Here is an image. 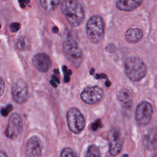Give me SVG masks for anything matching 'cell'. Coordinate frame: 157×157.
<instances>
[{"mask_svg":"<svg viewBox=\"0 0 157 157\" xmlns=\"http://www.w3.org/2000/svg\"><path fill=\"white\" fill-rule=\"evenodd\" d=\"M63 52L67 61L75 67L82 61V52L78 44L72 39H66L63 43Z\"/></svg>","mask_w":157,"mask_h":157,"instance_id":"277c9868","label":"cell"},{"mask_svg":"<svg viewBox=\"0 0 157 157\" xmlns=\"http://www.w3.org/2000/svg\"><path fill=\"white\" fill-rule=\"evenodd\" d=\"M86 156H101V153L99 148L95 145H91L88 147Z\"/></svg>","mask_w":157,"mask_h":157,"instance_id":"ac0fdd59","label":"cell"},{"mask_svg":"<svg viewBox=\"0 0 157 157\" xmlns=\"http://www.w3.org/2000/svg\"><path fill=\"white\" fill-rule=\"evenodd\" d=\"M23 130V121L20 115L13 113L10 115L6 129V136L10 139H16L20 137Z\"/></svg>","mask_w":157,"mask_h":157,"instance_id":"8992f818","label":"cell"},{"mask_svg":"<svg viewBox=\"0 0 157 157\" xmlns=\"http://www.w3.org/2000/svg\"><path fill=\"white\" fill-rule=\"evenodd\" d=\"M12 96L17 104H22L26 102L28 98V90L23 80L20 78L13 83L12 87Z\"/></svg>","mask_w":157,"mask_h":157,"instance_id":"9c48e42d","label":"cell"},{"mask_svg":"<svg viewBox=\"0 0 157 157\" xmlns=\"http://www.w3.org/2000/svg\"><path fill=\"white\" fill-rule=\"evenodd\" d=\"M28 44H27V42L26 40L25 39V37H21L19 39L17 44V47L18 48V50H25L27 48Z\"/></svg>","mask_w":157,"mask_h":157,"instance_id":"ffe728a7","label":"cell"},{"mask_svg":"<svg viewBox=\"0 0 157 157\" xmlns=\"http://www.w3.org/2000/svg\"><path fill=\"white\" fill-rule=\"evenodd\" d=\"M102 124H101V120L99 119L97 120L96 121H94L92 125H91V128L93 131H96L98 129V128L99 127H102Z\"/></svg>","mask_w":157,"mask_h":157,"instance_id":"cb8c5ba5","label":"cell"},{"mask_svg":"<svg viewBox=\"0 0 157 157\" xmlns=\"http://www.w3.org/2000/svg\"><path fill=\"white\" fill-rule=\"evenodd\" d=\"M12 105H8L6 107L2 108L1 111L2 115L4 117H6L9 114V113L12 110Z\"/></svg>","mask_w":157,"mask_h":157,"instance_id":"7402d4cb","label":"cell"},{"mask_svg":"<svg viewBox=\"0 0 157 157\" xmlns=\"http://www.w3.org/2000/svg\"><path fill=\"white\" fill-rule=\"evenodd\" d=\"M108 140L110 154L112 156L118 155L123 147V138L120 131L117 129H112L108 135Z\"/></svg>","mask_w":157,"mask_h":157,"instance_id":"30bf717a","label":"cell"},{"mask_svg":"<svg viewBox=\"0 0 157 157\" xmlns=\"http://www.w3.org/2000/svg\"><path fill=\"white\" fill-rule=\"evenodd\" d=\"M104 92L101 88L98 86L85 88L80 94L82 100L86 104H94L99 102L103 98Z\"/></svg>","mask_w":157,"mask_h":157,"instance_id":"ba28073f","label":"cell"},{"mask_svg":"<svg viewBox=\"0 0 157 157\" xmlns=\"http://www.w3.org/2000/svg\"><path fill=\"white\" fill-rule=\"evenodd\" d=\"M144 144L149 150L157 147V132L150 130L144 138Z\"/></svg>","mask_w":157,"mask_h":157,"instance_id":"2e32d148","label":"cell"},{"mask_svg":"<svg viewBox=\"0 0 157 157\" xmlns=\"http://www.w3.org/2000/svg\"><path fill=\"white\" fill-rule=\"evenodd\" d=\"M143 0H118L117 2V7L122 11L130 12L139 7Z\"/></svg>","mask_w":157,"mask_h":157,"instance_id":"5bb4252c","label":"cell"},{"mask_svg":"<svg viewBox=\"0 0 157 157\" xmlns=\"http://www.w3.org/2000/svg\"><path fill=\"white\" fill-rule=\"evenodd\" d=\"M94 69L93 68H92V69L90 71V73L91 75H93V73H94Z\"/></svg>","mask_w":157,"mask_h":157,"instance_id":"d6a6232c","label":"cell"},{"mask_svg":"<svg viewBox=\"0 0 157 157\" xmlns=\"http://www.w3.org/2000/svg\"><path fill=\"white\" fill-rule=\"evenodd\" d=\"M117 98L123 107L130 109L133 104V96L127 88H121L117 93Z\"/></svg>","mask_w":157,"mask_h":157,"instance_id":"4fadbf2b","label":"cell"},{"mask_svg":"<svg viewBox=\"0 0 157 157\" xmlns=\"http://www.w3.org/2000/svg\"><path fill=\"white\" fill-rule=\"evenodd\" d=\"M61 0H40L42 7L47 11H53L57 8Z\"/></svg>","mask_w":157,"mask_h":157,"instance_id":"e0dca14e","label":"cell"},{"mask_svg":"<svg viewBox=\"0 0 157 157\" xmlns=\"http://www.w3.org/2000/svg\"><path fill=\"white\" fill-rule=\"evenodd\" d=\"M32 63L36 69L41 72H47L52 66L51 59L45 53H39L34 55Z\"/></svg>","mask_w":157,"mask_h":157,"instance_id":"7c38bea8","label":"cell"},{"mask_svg":"<svg viewBox=\"0 0 157 157\" xmlns=\"http://www.w3.org/2000/svg\"><path fill=\"white\" fill-rule=\"evenodd\" d=\"M86 35L89 41L93 44H99L104 34V22L98 15L91 17L86 23Z\"/></svg>","mask_w":157,"mask_h":157,"instance_id":"3957f363","label":"cell"},{"mask_svg":"<svg viewBox=\"0 0 157 157\" xmlns=\"http://www.w3.org/2000/svg\"><path fill=\"white\" fill-rule=\"evenodd\" d=\"M124 67L126 76L132 82H139L147 73V67L145 63L135 56L126 59Z\"/></svg>","mask_w":157,"mask_h":157,"instance_id":"7a4b0ae2","label":"cell"},{"mask_svg":"<svg viewBox=\"0 0 157 157\" xmlns=\"http://www.w3.org/2000/svg\"><path fill=\"white\" fill-rule=\"evenodd\" d=\"M153 110L150 103L147 101L141 102L137 107L135 113V120L140 126H145L151 121Z\"/></svg>","mask_w":157,"mask_h":157,"instance_id":"52a82bcc","label":"cell"},{"mask_svg":"<svg viewBox=\"0 0 157 157\" xmlns=\"http://www.w3.org/2000/svg\"><path fill=\"white\" fill-rule=\"evenodd\" d=\"M1 95H2L3 93H4V88H5V85H4V82L3 81V79L2 78H1Z\"/></svg>","mask_w":157,"mask_h":157,"instance_id":"484cf974","label":"cell"},{"mask_svg":"<svg viewBox=\"0 0 157 157\" xmlns=\"http://www.w3.org/2000/svg\"><path fill=\"white\" fill-rule=\"evenodd\" d=\"M110 85H111V83H110V81L107 80V81L105 82V86H106L107 87L110 86Z\"/></svg>","mask_w":157,"mask_h":157,"instance_id":"4dcf8cb0","label":"cell"},{"mask_svg":"<svg viewBox=\"0 0 157 157\" xmlns=\"http://www.w3.org/2000/svg\"><path fill=\"white\" fill-rule=\"evenodd\" d=\"M20 28V23H12L10 26H9V29H10V31L12 33H15V32H17L19 30Z\"/></svg>","mask_w":157,"mask_h":157,"instance_id":"44dd1931","label":"cell"},{"mask_svg":"<svg viewBox=\"0 0 157 157\" xmlns=\"http://www.w3.org/2000/svg\"><path fill=\"white\" fill-rule=\"evenodd\" d=\"M63 71L64 72V82H68L69 81V75H71L72 72L71 70H67L66 66H63Z\"/></svg>","mask_w":157,"mask_h":157,"instance_id":"603a6c76","label":"cell"},{"mask_svg":"<svg viewBox=\"0 0 157 157\" xmlns=\"http://www.w3.org/2000/svg\"><path fill=\"white\" fill-rule=\"evenodd\" d=\"M19 4L21 8H25L27 4L29 2V0H18Z\"/></svg>","mask_w":157,"mask_h":157,"instance_id":"d4e9b609","label":"cell"},{"mask_svg":"<svg viewBox=\"0 0 157 157\" xmlns=\"http://www.w3.org/2000/svg\"><path fill=\"white\" fill-rule=\"evenodd\" d=\"M50 84H51L53 87H56V86H57V84L56 83L55 80H54L53 79L50 80Z\"/></svg>","mask_w":157,"mask_h":157,"instance_id":"83f0119b","label":"cell"},{"mask_svg":"<svg viewBox=\"0 0 157 157\" xmlns=\"http://www.w3.org/2000/svg\"><path fill=\"white\" fill-rule=\"evenodd\" d=\"M95 78L96 79H99V78H107V77L106 75H105L104 74H101V75L97 74L95 76Z\"/></svg>","mask_w":157,"mask_h":157,"instance_id":"4316f807","label":"cell"},{"mask_svg":"<svg viewBox=\"0 0 157 157\" xmlns=\"http://www.w3.org/2000/svg\"><path fill=\"white\" fill-rule=\"evenodd\" d=\"M54 72H55V73H56V74H59V71H58L57 69H56V70H54Z\"/></svg>","mask_w":157,"mask_h":157,"instance_id":"836d02e7","label":"cell"},{"mask_svg":"<svg viewBox=\"0 0 157 157\" xmlns=\"http://www.w3.org/2000/svg\"><path fill=\"white\" fill-rule=\"evenodd\" d=\"M143 33L139 28H129L125 33V39L129 43L135 44L141 40Z\"/></svg>","mask_w":157,"mask_h":157,"instance_id":"9a60e30c","label":"cell"},{"mask_svg":"<svg viewBox=\"0 0 157 157\" xmlns=\"http://www.w3.org/2000/svg\"><path fill=\"white\" fill-rule=\"evenodd\" d=\"M52 78H53V79L54 80H55V81L57 83H59V80L58 79V77H56V76H55V75H53V76H52Z\"/></svg>","mask_w":157,"mask_h":157,"instance_id":"f546056e","label":"cell"},{"mask_svg":"<svg viewBox=\"0 0 157 157\" xmlns=\"http://www.w3.org/2000/svg\"><path fill=\"white\" fill-rule=\"evenodd\" d=\"M52 31H53V32L54 33H58L59 29H58V28L56 26H53V27L52 28Z\"/></svg>","mask_w":157,"mask_h":157,"instance_id":"f1b7e54d","label":"cell"},{"mask_svg":"<svg viewBox=\"0 0 157 157\" xmlns=\"http://www.w3.org/2000/svg\"><path fill=\"white\" fill-rule=\"evenodd\" d=\"M60 156H63V157H65V156H77V154L72 148H71L69 147H67V148H64L62 150V151L60 154Z\"/></svg>","mask_w":157,"mask_h":157,"instance_id":"d6986e66","label":"cell"},{"mask_svg":"<svg viewBox=\"0 0 157 157\" xmlns=\"http://www.w3.org/2000/svg\"><path fill=\"white\" fill-rule=\"evenodd\" d=\"M43 144L40 139L34 136L30 137L25 146V153L26 156L29 157H37L41 156Z\"/></svg>","mask_w":157,"mask_h":157,"instance_id":"8fae6325","label":"cell"},{"mask_svg":"<svg viewBox=\"0 0 157 157\" xmlns=\"http://www.w3.org/2000/svg\"><path fill=\"white\" fill-rule=\"evenodd\" d=\"M61 11L67 21L74 27L80 26L84 20L85 12L82 4L78 0H63Z\"/></svg>","mask_w":157,"mask_h":157,"instance_id":"6da1fadb","label":"cell"},{"mask_svg":"<svg viewBox=\"0 0 157 157\" xmlns=\"http://www.w3.org/2000/svg\"><path fill=\"white\" fill-rule=\"evenodd\" d=\"M2 1H5V0H2Z\"/></svg>","mask_w":157,"mask_h":157,"instance_id":"e575fe53","label":"cell"},{"mask_svg":"<svg viewBox=\"0 0 157 157\" xmlns=\"http://www.w3.org/2000/svg\"><path fill=\"white\" fill-rule=\"evenodd\" d=\"M1 156H7V155L6 154L5 152L1 151Z\"/></svg>","mask_w":157,"mask_h":157,"instance_id":"1f68e13d","label":"cell"},{"mask_svg":"<svg viewBox=\"0 0 157 157\" xmlns=\"http://www.w3.org/2000/svg\"><path fill=\"white\" fill-rule=\"evenodd\" d=\"M66 121L69 130L75 134L81 132L85 128L84 116L76 107H71L68 110L66 114Z\"/></svg>","mask_w":157,"mask_h":157,"instance_id":"5b68a950","label":"cell"}]
</instances>
